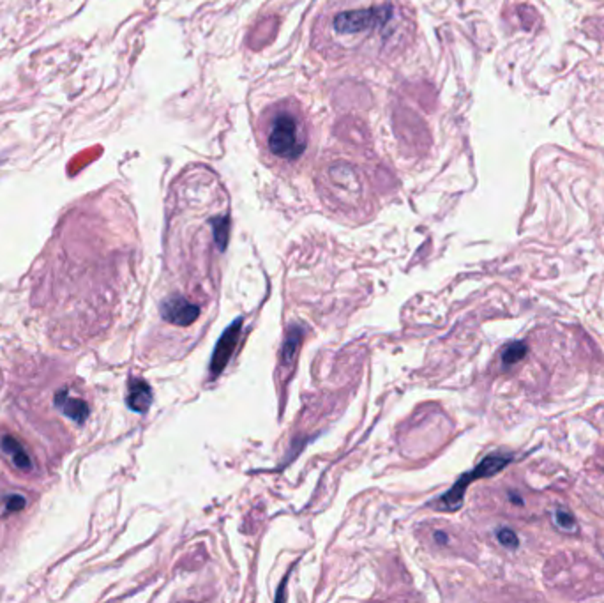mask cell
Masks as SVG:
<instances>
[{"mask_svg": "<svg viewBox=\"0 0 604 603\" xmlns=\"http://www.w3.org/2000/svg\"><path fill=\"white\" fill-rule=\"evenodd\" d=\"M415 23L403 0H329L313 43L331 59H393L410 44Z\"/></svg>", "mask_w": 604, "mask_h": 603, "instance_id": "cell-1", "label": "cell"}, {"mask_svg": "<svg viewBox=\"0 0 604 603\" xmlns=\"http://www.w3.org/2000/svg\"><path fill=\"white\" fill-rule=\"evenodd\" d=\"M258 138L265 152L278 163L300 162L309 145V126L299 103L285 99L265 108L260 115Z\"/></svg>", "mask_w": 604, "mask_h": 603, "instance_id": "cell-2", "label": "cell"}, {"mask_svg": "<svg viewBox=\"0 0 604 603\" xmlns=\"http://www.w3.org/2000/svg\"><path fill=\"white\" fill-rule=\"evenodd\" d=\"M512 455L509 453H493V455H488L486 458H483L479 462V465L476 469H472L470 473L463 474L458 481H456L452 489L447 494H443L442 497L433 503V506L440 511H456L462 508L463 497H465L467 487L472 483V481L483 480V477H490L498 474L500 470H504L505 467L511 463Z\"/></svg>", "mask_w": 604, "mask_h": 603, "instance_id": "cell-3", "label": "cell"}, {"mask_svg": "<svg viewBox=\"0 0 604 603\" xmlns=\"http://www.w3.org/2000/svg\"><path fill=\"white\" fill-rule=\"evenodd\" d=\"M240 329H242V319H235V322L226 327L225 333L218 340L211 358V379L218 377L225 370L226 365L230 363V358H232L233 351L239 343Z\"/></svg>", "mask_w": 604, "mask_h": 603, "instance_id": "cell-4", "label": "cell"}, {"mask_svg": "<svg viewBox=\"0 0 604 603\" xmlns=\"http://www.w3.org/2000/svg\"><path fill=\"white\" fill-rule=\"evenodd\" d=\"M200 315V308L180 296H172L161 305V317L175 326H190Z\"/></svg>", "mask_w": 604, "mask_h": 603, "instance_id": "cell-5", "label": "cell"}, {"mask_svg": "<svg viewBox=\"0 0 604 603\" xmlns=\"http://www.w3.org/2000/svg\"><path fill=\"white\" fill-rule=\"evenodd\" d=\"M152 403V389L142 379H131L128 391V406L135 413H145Z\"/></svg>", "mask_w": 604, "mask_h": 603, "instance_id": "cell-6", "label": "cell"}, {"mask_svg": "<svg viewBox=\"0 0 604 603\" xmlns=\"http://www.w3.org/2000/svg\"><path fill=\"white\" fill-rule=\"evenodd\" d=\"M55 406L69 418V420L76 421V423H83L89 416V406L83 400L69 396L68 393L61 391L55 396Z\"/></svg>", "mask_w": 604, "mask_h": 603, "instance_id": "cell-7", "label": "cell"}, {"mask_svg": "<svg viewBox=\"0 0 604 603\" xmlns=\"http://www.w3.org/2000/svg\"><path fill=\"white\" fill-rule=\"evenodd\" d=\"M302 327L297 326V324H293V326H290L288 333H286L285 341H283V347H281V365H285V367H288V365L293 363V359H295L297 354V348H299L300 340H302Z\"/></svg>", "mask_w": 604, "mask_h": 603, "instance_id": "cell-8", "label": "cell"}, {"mask_svg": "<svg viewBox=\"0 0 604 603\" xmlns=\"http://www.w3.org/2000/svg\"><path fill=\"white\" fill-rule=\"evenodd\" d=\"M211 229L212 236H214V243L218 246L219 252H225L228 246V236H230V216L228 214H218L211 218Z\"/></svg>", "mask_w": 604, "mask_h": 603, "instance_id": "cell-9", "label": "cell"}, {"mask_svg": "<svg viewBox=\"0 0 604 603\" xmlns=\"http://www.w3.org/2000/svg\"><path fill=\"white\" fill-rule=\"evenodd\" d=\"M2 448H4L6 453H9L13 458V463H15L18 469L27 470L30 469V458L29 455L25 453V449H23V446L20 444L18 441H16L15 437H4L2 439Z\"/></svg>", "mask_w": 604, "mask_h": 603, "instance_id": "cell-10", "label": "cell"}, {"mask_svg": "<svg viewBox=\"0 0 604 603\" xmlns=\"http://www.w3.org/2000/svg\"><path fill=\"white\" fill-rule=\"evenodd\" d=\"M526 355V343L525 341H511L504 347L502 352V361L505 367H512V365L519 363Z\"/></svg>", "mask_w": 604, "mask_h": 603, "instance_id": "cell-11", "label": "cell"}, {"mask_svg": "<svg viewBox=\"0 0 604 603\" xmlns=\"http://www.w3.org/2000/svg\"><path fill=\"white\" fill-rule=\"evenodd\" d=\"M555 522L560 529L564 531H576V520L569 511L565 510H557L555 511Z\"/></svg>", "mask_w": 604, "mask_h": 603, "instance_id": "cell-12", "label": "cell"}, {"mask_svg": "<svg viewBox=\"0 0 604 603\" xmlns=\"http://www.w3.org/2000/svg\"><path fill=\"white\" fill-rule=\"evenodd\" d=\"M497 538H498V542H500L504 547H507V549H512V550L518 549L519 540H518V536H516V532L512 531V529H505V528L498 529Z\"/></svg>", "mask_w": 604, "mask_h": 603, "instance_id": "cell-13", "label": "cell"}]
</instances>
